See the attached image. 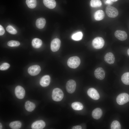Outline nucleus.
<instances>
[{
    "instance_id": "obj_2",
    "label": "nucleus",
    "mask_w": 129,
    "mask_h": 129,
    "mask_svg": "<svg viewBox=\"0 0 129 129\" xmlns=\"http://www.w3.org/2000/svg\"><path fill=\"white\" fill-rule=\"evenodd\" d=\"M64 95L62 91L59 88H55L53 91L52 98L55 101L59 102L61 101Z\"/></svg>"
},
{
    "instance_id": "obj_15",
    "label": "nucleus",
    "mask_w": 129,
    "mask_h": 129,
    "mask_svg": "<svg viewBox=\"0 0 129 129\" xmlns=\"http://www.w3.org/2000/svg\"><path fill=\"white\" fill-rule=\"evenodd\" d=\"M105 61L107 63L112 64L114 62L115 58L113 54L111 52L106 53L104 56Z\"/></svg>"
},
{
    "instance_id": "obj_28",
    "label": "nucleus",
    "mask_w": 129,
    "mask_h": 129,
    "mask_svg": "<svg viewBox=\"0 0 129 129\" xmlns=\"http://www.w3.org/2000/svg\"><path fill=\"white\" fill-rule=\"evenodd\" d=\"M121 128V125L118 121H114L111 124V129H120Z\"/></svg>"
},
{
    "instance_id": "obj_19",
    "label": "nucleus",
    "mask_w": 129,
    "mask_h": 129,
    "mask_svg": "<svg viewBox=\"0 0 129 129\" xmlns=\"http://www.w3.org/2000/svg\"><path fill=\"white\" fill-rule=\"evenodd\" d=\"M46 23L45 19L43 18H40L37 19L36 21V25L38 28L41 29L44 27Z\"/></svg>"
},
{
    "instance_id": "obj_22",
    "label": "nucleus",
    "mask_w": 129,
    "mask_h": 129,
    "mask_svg": "<svg viewBox=\"0 0 129 129\" xmlns=\"http://www.w3.org/2000/svg\"><path fill=\"white\" fill-rule=\"evenodd\" d=\"M72 108L76 110H82L83 108V104L79 102H75L71 104Z\"/></svg>"
},
{
    "instance_id": "obj_33",
    "label": "nucleus",
    "mask_w": 129,
    "mask_h": 129,
    "mask_svg": "<svg viewBox=\"0 0 129 129\" xmlns=\"http://www.w3.org/2000/svg\"><path fill=\"white\" fill-rule=\"evenodd\" d=\"M72 129H81V127L80 125H76L73 127H72Z\"/></svg>"
},
{
    "instance_id": "obj_23",
    "label": "nucleus",
    "mask_w": 129,
    "mask_h": 129,
    "mask_svg": "<svg viewBox=\"0 0 129 129\" xmlns=\"http://www.w3.org/2000/svg\"><path fill=\"white\" fill-rule=\"evenodd\" d=\"M9 125L12 129H18L21 127L22 123L20 121H15L10 123Z\"/></svg>"
},
{
    "instance_id": "obj_21",
    "label": "nucleus",
    "mask_w": 129,
    "mask_h": 129,
    "mask_svg": "<svg viewBox=\"0 0 129 129\" xmlns=\"http://www.w3.org/2000/svg\"><path fill=\"white\" fill-rule=\"evenodd\" d=\"M42 41L38 38H35L32 40V46L35 48H39L42 46Z\"/></svg>"
},
{
    "instance_id": "obj_27",
    "label": "nucleus",
    "mask_w": 129,
    "mask_h": 129,
    "mask_svg": "<svg viewBox=\"0 0 129 129\" xmlns=\"http://www.w3.org/2000/svg\"><path fill=\"white\" fill-rule=\"evenodd\" d=\"M102 3L100 0H91L90 1V5L93 7H100Z\"/></svg>"
},
{
    "instance_id": "obj_36",
    "label": "nucleus",
    "mask_w": 129,
    "mask_h": 129,
    "mask_svg": "<svg viewBox=\"0 0 129 129\" xmlns=\"http://www.w3.org/2000/svg\"><path fill=\"white\" fill-rule=\"evenodd\" d=\"M127 52L128 55L129 56V48L127 50Z\"/></svg>"
},
{
    "instance_id": "obj_35",
    "label": "nucleus",
    "mask_w": 129,
    "mask_h": 129,
    "mask_svg": "<svg viewBox=\"0 0 129 129\" xmlns=\"http://www.w3.org/2000/svg\"><path fill=\"white\" fill-rule=\"evenodd\" d=\"M2 125L1 124V123H0V129H2Z\"/></svg>"
},
{
    "instance_id": "obj_18",
    "label": "nucleus",
    "mask_w": 129,
    "mask_h": 129,
    "mask_svg": "<svg viewBox=\"0 0 129 129\" xmlns=\"http://www.w3.org/2000/svg\"><path fill=\"white\" fill-rule=\"evenodd\" d=\"M105 16L103 11L99 10L96 11L95 13L94 17L95 19L97 21H100L103 19Z\"/></svg>"
},
{
    "instance_id": "obj_34",
    "label": "nucleus",
    "mask_w": 129,
    "mask_h": 129,
    "mask_svg": "<svg viewBox=\"0 0 129 129\" xmlns=\"http://www.w3.org/2000/svg\"><path fill=\"white\" fill-rule=\"evenodd\" d=\"M113 1L111 0H106L105 2V4L108 5H111L113 3Z\"/></svg>"
},
{
    "instance_id": "obj_16",
    "label": "nucleus",
    "mask_w": 129,
    "mask_h": 129,
    "mask_svg": "<svg viewBox=\"0 0 129 129\" xmlns=\"http://www.w3.org/2000/svg\"><path fill=\"white\" fill-rule=\"evenodd\" d=\"M102 114V109L100 108H97L92 111V115L94 119H98L101 117Z\"/></svg>"
},
{
    "instance_id": "obj_24",
    "label": "nucleus",
    "mask_w": 129,
    "mask_h": 129,
    "mask_svg": "<svg viewBox=\"0 0 129 129\" xmlns=\"http://www.w3.org/2000/svg\"><path fill=\"white\" fill-rule=\"evenodd\" d=\"M121 80L123 83L126 85H129V72L124 73L121 78Z\"/></svg>"
},
{
    "instance_id": "obj_5",
    "label": "nucleus",
    "mask_w": 129,
    "mask_h": 129,
    "mask_svg": "<svg viewBox=\"0 0 129 129\" xmlns=\"http://www.w3.org/2000/svg\"><path fill=\"white\" fill-rule=\"evenodd\" d=\"M106 11L107 16L111 18L115 17L118 15V14L117 9L110 5H108L106 7Z\"/></svg>"
},
{
    "instance_id": "obj_13",
    "label": "nucleus",
    "mask_w": 129,
    "mask_h": 129,
    "mask_svg": "<svg viewBox=\"0 0 129 129\" xmlns=\"http://www.w3.org/2000/svg\"><path fill=\"white\" fill-rule=\"evenodd\" d=\"M45 123L43 120H40L34 122L31 125V128L33 129H42L45 126Z\"/></svg>"
},
{
    "instance_id": "obj_31",
    "label": "nucleus",
    "mask_w": 129,
    "mask_h": 129,
    "mask_svg": "<svg viewBox=\"0 0 129 129\" xmlns=\"http://www.w3.org/2000/svg\"><path fill=\"white\" fill-rule=\"evenodd\" d=\"M10 67V64L7 63H3L0 66V70H5L8 69Z\"/></svg>"
},
{
    "instance_id": "obj_6",
    "label": "nucleus",
    "mask_w": 129,
    "mask_h": 129,
    "mask_svg": "<svg viewBox=\"0 0 129 129\" xmlns=\"http://www.w3.org/2000/svg\"><path fill=\"white\" fill-rule=\"evenodd\" d=\"M76 83L73 80L68 81L66 84V89L67 92L70 93H72L75 91L76 87Z\"/></svg>"
},
{
    "instance_id": "obj_26",
    "label": "nucleus",
    "mask_w": 129,
    "mask_h": 129,
    "mask_svg": "<svg viewBox=\"0 0 129 129\" xmlns=\"http://www.w3.org/2000/svg\"><path fill=\"white\" fill-rule=\"evenodd\" d=\"M83 35L81 32H79L73 34L71 38L73 40L78 41L81 40L83 37Z\"/></svg>"
},
{
    "instance_id": "obj_1",
    "label": "nucleus",
    "mask_w": 129,
    "mask_h": 129,
    "mask_svg": "<svg viewBox=\"0 0 129 129\" xmlns=\"http://www.w3.org/2000/svg\"><path fill=\"white\" fill-rule=\"evenodd\" d=\"M81 61L80 58L77 56L71 57L68 59L67 64L68 66L70 68L75 69L80 65Z\"/></svg>"
},
{
    "instance_id": "obj_14",
    "label": "nucleus",
    "mask_w": 129,
    "mask_h": 129,
    "mask_svg": "<svg viewBox=\"0 0 129 129\" xmlns=\"http://www.w3.org/2000/svg\"><path fill=\"white\" fill-rule=\"evenodd\" d=\"M50 81V77L48 75L43 76L41 79L40 83V85L43 87L48 86Z\"/></svg>"
},
{
    "instance_id": "obj_32",
    "label": "nucleus",
    "mask_w": 129,
    "mask_h": 129,
    "mask_svg": "<svg viewBox=\"0 0 129 129\" xmlns=\"http://www.w3.org/2000/svg\"><path fill=\"white\" fill-rule=\"evenodd\" d=\"M5 32V30L3 27L1 25H0V35H3Z\"/></svg>"
},
{
    "instance_id": "obj_10",
    "label": "nucleus",
    "mask_w": 129,
    "mask_h": 129,
    "mask_svg": "<svg viewBox=\"0 0 129 129\" xmlns=\"http://www.w3.org/2000/svg\"><path fill=\"white\" fill-rule=\"evenodd\" d=\"M87 94L89 97L94 100H98L100 98L99 93L94 88H89L87 91Z\"/></svg>"
},
{
    "instance_id": "obj_25",
    "label": "nucleus",
    "mask_w": 129,
    "mask_h": 129,
    "mask_svg": "<svg viewBox=\"0 0 129 129\" xmlns=\"http://www.w3.org/2000/svg\"><path fill=\"white\" fill-rule=\"evenodd\" d=\"M26 3L28 7L31 9L34 8L37 5L36 0H26Z\"/></svg>"
},
{
    "instance_id": "obj_29",
    "label": "nucleus",
    "mask_w": 129,
    "mask_h": 129,
    "mask_svg": "<svg viewBox=\"0 0 129 129\" xmlns=\"http://www.w3.org/2000/svg\"><path fill=\"white\" fill-rule=\"evenodd\" d=\"M7 44L10 47H17L20 45V43L18 41L12 40L8 42Z\"/></svg>"
},
{
    "instance_id": "obj_12",
    "label": "nucleus",
    "mask_w": 129,
    "mask_h": 129,
    "mask_svg": "<svg viewBox=\"0 0 129 129\" xmlns=\"http://www.w3.org/2000/svg\"><path fill=\"white\" fill-rule=\"evenodd\" d=\"M115 37L118 40L122 41L125 40L127 37L126 33L124 31L117 30L114 33Z\"/></svg>"
},
{
    "instance_id": "obj_8",
    "label": "nucleus",
    "mask_w": 129,
    "mask_h": 129,
    "mask_svg": "<svg viewBox=\"0 0 129 129\" xmlns=\"http://www.w3.org/2000/svg\"><path fill=\"white\" fill-rule=\"evenodd\" d=\"M15 92L16 97L18 99H23L25 95V91L24 88L21 86H17L15 89Z\"/></svg>"
},
{
    "instance_id": "obj_7",
    "label": "nucleus",
    "mask_w": 129,
    "mask_h": 129,
    "mask_svg": "<svg viewBox=\"0 0 129 129\" xmlns=\"http://www.w3.org/2000/svg\"><path fill=\"white\" fill-rule=\"evenodd\" d=\"M41 70L40 67L38 65H35L30 66L28 69V73L32 76H35L38 74Z\"/></svg>"
},
{
    "instance_id": "obj_17",
    "label": "nucleus",
    "mask_w": 129,
    "mask_h": 129,
    "mask_svg": "<svg viewBox=\"0 0 129 129\" xmlns=\"http://www.w3.org/2000/svg\"><path fill=\"white\" fill-rule=\"evenodd\" d=\"M43 2L46 7L50 9L54 8L56 5L55 0H43Z\"/></svg>"
},
{
    "instance_id": "obj_11",
    "label": "nucleus",
    "mask_w": 129,
    "mask_h": 129,
    "mask_svg": "<svg viewBox=\"0 0 129 129\" xmlns=\"http://www.w3.org/2000/svg\"><path fill=\"white\" fill-rule=\"evenodd\" d=\"M94 74L96 78L100 80H103L105 76L104 70L101 67L97 68L94 71Z\"/></svg>"
},
{
    "instance_id": "obj_20",
    "label": "nucleus",
    "mask_w": 129,
    "mask_h": 129,
    "mask_svg": "<svg viewBox=\"0 0 129 129\" xmlns=\"http://www.w3.org/2000/svg\"><path fill=\"white\" fill-rule=\"evenodd\" d=\"M25 106L27 110L31 112L34 110L36 106L34 103L29 101H27L25 103Z\"/></svg>"
},
{
    "instance_id": "obj_30",
    "label": "nucleus",
    "mask_w": 129,
    "mask_h": 129,
    "mask_svg": "<svg viewBox=\"0 0 129 129\" xmlns=\"http://www.w3.org/2000/svg\"><path fill=\"white\" fill-rule=\"evenodd\" d=\"M6 29V31L11 34H15L17 33V31L11 26H8Z\"/></svg>"
},
{
    "instance_id": "obj_4",
    "label": "nucleus",
    "mask_w": 129,
    "mask_h": 129,
    "mask_svg": "<svg viewBox=\"0 0 129 129\" xmlns=\"http://www.w3.org/2000/svg\"><path fill=\"white\" fill-rule=\"evenodd\" d=\"M104 43V40L100 37H97L94 38L92 42L93 47L96 49H99L102 48Z\"/></svg>"
},
{
    "instance_id": "obj_37",
    "label": "nucleus",
    "mask_w": 129,
    "mask_h": 129,
    "mask_svg": "<svg viewBox=\"0 0 129 129\" xmlns=\"http://www.w3.org/2000/svg\"><path fill=\"white\" fill-rule=\"evenodd\" d=\"M118 0H111L113 2H116V1H117Z\"/></svg>"
},
{
    "instance_id": "obj_9",
    "label": "nucleus",
    "mask_w": 129,
    "mask_h": 129,
    "mask_svg": "<svg viewBox=\"0 0 129 129\" xmlns=\"http://www.w3.org/2000/svg\"><path fill=\"white\" fill-rule=\"evenodd\" d=\"M61 41L58 38L53 39L51 43L50 48L51 50L54 52L58 51L60 46Z\"/></svg>"
},
{
    "instance_id": "obj_3",
    "label": "nucleus",
    "mask_w": 129,
    "mask_h": 129,
    "mask_svg": "<svg viewBox=\"0 0 129 129\" xmlns=\"http://www.w3.org/2000/svg\"><path fill=\"white\" fill-rule=\"evenodd\" d=\"M116 100L118 104L123 105L129 101V95L125 93H121L117 96Z\"/></svg>"
}]
</instances>
